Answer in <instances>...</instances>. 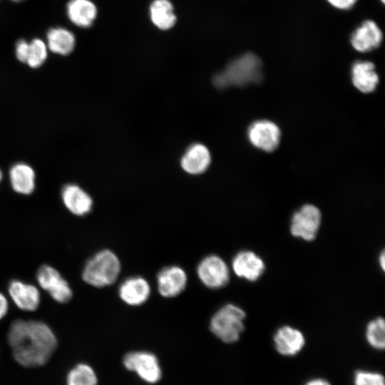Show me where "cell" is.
Returning a JSON list of instances; mask_svg holds the SVG:
<instances>
[{
  "label": "cell",
  "mask_w": 385,
  "mask_h": 385,
  "mask_svg": "<svg viewBox=\"0 0 385 385\" xmlns=\"http://www.w3.org/2000/svg\"><path fill=\"white\" fill-rule=\"evenodd\" d=\"M351 72L352 83L358 90L365 93L374 91L379 83V76L372 62L356 61L352 64Z\"/></svg>",
  "instance_id": "obj_18"
},
{
  "label": "cell",
  "mask_w": 385,
  "mask_h": 385,
  "mask_svg": "<svg viewBox=\"0 0 385 385\" xmlns=\"http://www.w3.org/2000/svg\"><path fill=\"white\" fill-rule=\"evenodd\" d=\"M150 16L153 24L162 30L170 29L176 21L173 6L169 0H154L150 6Z\"/></svg>",
  "instance_id": "obj_22"
},
{
  "label": "cell",
  "mask_w": 385,
  "mask_h": 385,
  "mask_svg": "<svg viewBox=\"0 0 385 385\" xmlns=\"http://www.w3.org/2000/svg\"><path fill=\"white\" fill-rule=\"evenodd\" d=\"M384 258H385V255H384V252L383 250L379 255V258L381 267L383 270H384V262H385Z\"/></svg>",
  "instance_id": "obj_31"
},
{
  "label": "cell",
  "mask_w": 385,
  "mask_h": 385,
  "mask_svg": "<svg viewBox=\"0 0 385 385\" xmlns=\"http://www.w3.org/2000/svg\"><path fill=\"white\" fill-rule=\"evenodd\" d=\"M29 43L26 40L21 39L16 44L15 48V54L17 59L24 63H26Z\"/></svg>",
  "instance_id": "obj_27"
},
{
  "label": "cell",
  "mask_w": 385,
  "mask_h": 385,
  "mask_svg": "<svg viewBox=\"0 0 385 385\" xmlns=\"http://www.w3.org/2000/svg\"><path fill=\"white\" fill-rule=\"evenodd\" d=\"M61 197L66 207L75 215L83 216L91 210V197L77 185H66L62 188Z\"/></svg>",
  "instance_id": "obj_16"
},
{
  "label": "cell",
  "mask_w": 385,
  "mask_h": 385,
  "mask_svg": "<svg viewBox=\"0 0 385 385\" xmlns=\"http://www.w3.org/2000/svg\"><path fill=\"white\" fill-rule=\"evenodd\" d=\"M383 40L381 29L373 20L361 22L351 33L350 43L353 48L360 53L371 51L380 46Z\"/></svg>",
  "instance_id": "obj_11"
},
{
  "label": "cell",
  "mask_w": 385,
  "mask_h": 385,
  "mask_svg": "<svg viewBox=\"0 0 385 385\" xmlns=\"http://www.w3.org/2000/svg\"><path fill=\"white\" fill-rule=\"evenodd\" d=\"M352 379L353 385H385L384 376L374 370L357 369Z\"/></svg>",
  "instance_id": "obj_26"
},
{
  "label": "cell",
  "mask_w": 385,
  "mask_h": 385,
  "mask_svg": "<svg viewBox=\"0 0 385 385\" xmlns=\"http://www.w3.org/2000/svg\"><path fill=\"white\" fill-rule=\"evenodd\" d=\"M8 290L12 301L20 309L32 312L38 307L40 293L34 285L20 280H13Z\"/></svg>",
  "instance_id": "obj_15"
},
{
  "label": "cell",
  "mask_w": 385,
  "mask_h": 385,
  "mask_svg": "<svg viewBox=\"0 0 385 385\" xmlns=\"http://www.w3.org/2000/svg\"><path fill=\"white\" fill-rule=\"evenodd\" d=\"M118 294L121 300L130 306H139L150 297V287L148 281L140 276L125 279L119 287Z\"/></svg>",
  "instance_id": "obj_14"
},
{
  "label": "cell",
  "mask_w": 385,
  "mask_h": 385,
  "mask_svg": "<svg viewBox=\"0 0 385 385\" xmlns=\"http://www.w3.org/2000/svg\"><path fill=\"white\" fill-rule=\"evenodd\" d=\"M97 383L94 370L86 364L76 365L66 376V385H96Z\"/></svg>",
  "instance_id": "obj_24"
},
{
  "label": "cell",
  "mask_w": 385,
  "mask_h": 385,
  "mask_svg": "<svg viewBox=\"0 0 385 385\" xmlns=\"http://www.w3.org/2000/svg\"><path fill=\"white\" fill-rule=\"evenodd\" d=\"M334 8L339 10H349L357 2V0H327Z\"/></svg>",
  "instance_id": "obj_28"
},
{
  "label": "cell",
  "mask_w": 385,
  "mask_h": 385,
  "mask_svg": "<svg viewBox=\"0 0 385 385\" xmlns=\"http://www.w3.org/2000/svg\"><path fill=\"white\" fill-rule=\"evenodd\" d=\"M123 364L130 371H135L143 380L155 383L162 376L157 357L145 351L128 353L123 358Z\"/></svg>",
  "instance_id": "obj_7"
},
{
  "label": "cell",
  "mask_w": 385,
  "mask_h": 385,
  "mask_svg": "<svg viewBox=\"0 0 385 385\" xmlns=\"http://www.w3.org/2000/svg\"><path fill=\"white\" fill-rule=\"evenodd\" d=\"M120 269L118 256L111 250H103L96 253L86 263L82 277L93 287H104L116 281Z\"/></svg>",
  "instance_id": "obj_3"
},
{
  "label": "cell",
  "mask_w": 385,
  "mask_h": 385,
  "mask_svg": "<svg viewBox=\"0 0 385 385\" xmlns=\"http://www.w3.org/2000/svg\"><path fill=\"white\" fill-rule=\"evenodd\" d=\"M245 317L246 314L242 309L227 304L212 315L210 322V331L225 343L236 342L245 329Z\"/></svg>",
  "instance_id": "obj_4"
},
{
  "label": "cell",
  "mask_w": 385,
  "mask_h": 385,
  "mask_svg": "<svg viewBox=\"0 0 385 385\" xmlns=\"http://www.w3.org/2000/svg\"><path fill=\"white\" fill-rule=\"evenodd\" d=\"M40 287L46 291L57 302H68L72 297V290L65 279L53 267L41 266L36 274Z\"/></svg>",
  "instance_id": "obj_8"
},
{
  "label": "cell",
  "mask_w": 385,
  "mask_h": 385,
  "mask_svg": "<svg viewBox=\"0 0 385 385\" xmlns=\"http://www.w3.org/2000/svg\"><path fill=\"white\" fill-rule=\"evenodd\" d=\"M12 1H14V2H19V1H23V0H11Z\"/></svg>",
  "instance_id": "obj_33"
},
{
  "label": "cell",
  "mask_w": 385,
  "mask_h": 385,
  "mask_svg": "<svg viewBox=\"0 0 385 385\" xmlns=\"http://www.w3.org/2000/svg\"><path fill=\"white\" fill-rule=\"evenodd\" d=\"M383 4H384V0H380Z\"/></svg>",
  "instance_id": "obj_34"
},
{
  "label": "cell",
  "mask_w": 385,
  "mask_h": 385,
  "mask_svg": "<svg viewBox=\"0 0 385 385\" xmlns=\"http://www.w3.org/2000/svg\"><path fill=\"white\" fill-rule=\"evenodd\" d=\"M8 342L15 360L25 367L44 365L57 346L51 329L36 320H14L9 329Z\"/></svg>",
  "instance_id": "obj_1"
},
{
  "label": "cell",
  "mask_w": 385,
  "mask_h": 385,
  "mask_svg": "<svg viewBox=\"0 0 385 385\" xmlns=\"http://www.w3.org/2000/svg\"><path fill=\"white\" fill-rule=\"evenodd\" d=\"M47 47L52 53L61 56L70 54L76 46L74 34L63 27L49 29L46 34Z\"/></svg>",
  "instance_id": "obj_21"
},
{
  "label": "cell",
  "mask_w": 385,
  "mask_h": 385,
  "mask_svg": "<svg viewBox=\"0 0 385 385\" xmlns=\"http://www.w3.org/2000/svg\"><path fill=\"white\" fill-rule=\"evenodd\" d=\"M9 309V304L6 297L0 292V319H2L7 313Z\"/></svg>",
  "instance_id": "obj_30"
},
{
  "label": "cell",
  "mask_w": 385,
  "mask_h": 385,
  "mask_svg": "<svg viewBox=\"0 0 385 385\" xmlns=\"http://www.w3.org/2000/svg\"><path fill=\"white\" fill-rule=\"evenodd\" d=\"M303 385H332L330 381L323 377H314L307 380Z\"/></svg>",
  "instance_id": "obj_29"
},
{
  "label": "cell",
  "mask_w": 385,
  "mask_h": 385,
  "mask_svg": "<svg viewBox=\"0 0 385 385\" xmlns=\"http://www.w3.org/2000/svg\"><path fill=\"white\" fill-rule=\"evenodd\" d=\"M248 138L256 148L264 151L272 152L279 143L280 130L272 121L260 120L254 122L248 129Z\"/></svg>",
  "instance_id": "obj_10"
},
{
  "label": "cell",
  "mask_w": 385,
  "mask_h": 385,
  "mask_svg": "<svg viewBox=\"0 0 385 385\" xmlns=\"http://www.w3.org/2000/svg\"><path fill=\"white\" fill-rule=\"evenodd\" d=\"M2 177H3L2 172L0 170V182H1V179H2Z\"/></svg>",
  "instance_id": "obj_32"
},
{
  "label": "cell",
  "mask_w": 385,
  "mask_h": 385,
  "mask_svg": "<svg viewBox=\"0 0 385 385\" xmlns=\"http://www.w3.org/2000/svg\"><path fill=\"white\" fill-rule=\"evenodd\" d=\"M188 277L185 271L179 266L163 268L157 275V285L161 296L167 298L179 295L185 289Z\"/></svg>",
  "instance_id": "obj_13"
},
{
  "label": "cell",
  "mask_w": 385,
  "mask_h": 385,
  "mask_svg": "<svg viewBox=\"0 0 385 385\" xmlns=\"http://www.w3.org/2000/svg\"><path fill=\"white\" fill-rule=\"evenodd\" d=\"M232 267L237 277L250 282H255L263 274L265 264L255 252L242 250L233 257Z\"/></svg>",
  "instance_id": "obj_12"
},
{
  "label": "cell",
  "mask_w": 385,
  "mask_h": 385,
  "mask_svg": "<svg viewBox=\"0 0 385 385\" xmlns=\"http://www.w3.org/2000/svg\"><path fill=\"white\" fill-rule=\"evenodd\" d=\"M69 20L76 26L88 28L97 16V8L91 0H70L66 6Z\"/></svg>",
  "instance_id": "obj_19"
},
{
  "label": "cell",
  "mask_w": 385,
  "mask_h": 385,
  "mask_svg": "<svg viewBox=\"0 0 385 385\" xmlns=\"http://www.w3.org/2000/svg\"><path fill=\"white\" fill-rule=\"evenodd\" d=\"M262 62L258 56L247 53L231 61L225 69L213 77L215 87L245 86L260 83L262 79Z\"/></svg>",
  "instance_id": "obj_2"
},
{
  "label": "cell",
  "mask_w": 385,
  "mask_h": 385,
  "mask_svg": "<svg viewBox=\"0 0 385 385\" xmlns=\"http://www.w3.org/2000/svg\"><path fill=\"white\" fill-rule=\"evenodd\" d=\"M273 344L279 354L285 357H293L302 351L306 339L299 329L284 325L277 329L274 334Z\"/></svg>",
  "instance_id": "obj_9"
},
{
  "label": "cell",
  "mask_w": 385,
  "mask_h": 385,
  "mask_svg": "<svg viewBox=\"0 0 385 385\" xmlns=\"http://www.w3.org/2000/svg\"><path fill=\"white\" fill-rule=\"evenodd\" d=\"M48 56L46 43L40 38H34L29 45L26 63L31 68H37L45 62Z\"/></svg>",
  "instance_id": "obj_25"
},
{
  "label": "cell",
  "mask_w": 385,
  "mask_h": 385,
  "mask_svg": "<svg viewBox=\"0 0 385 385\" xmlns=\"http://www.w3.org/2000/svg\"><path fill=\"white\" fill-rule=\"evenodd\" d=\"M365 338L368 344L375 350L381 351L385 348V323L382 317L370 321L366 325Z\"/></svg>",
  "instance_id": "obj_23"
},
{
  "label": "cell",
  "mask_w": 385,
  "mask_h": 385,
  "mask_svg": "<svg viewBox=\"0 0 385 385\" xmlns=\"http://www.w3.org/2000/svg\"><path fill=\"white\" fill-rule=\"evenodd\" d=\"M35 172L24 163L14 164L9 170V180L13 190L23 195H30L35 188Z\"/></svg>",
  "instance_id": "obj_20"
},
{
  "label": "cell",
  "mask_w": 385,
  "mask_h": 385,
  "mask_svg": "<svg viewBox=\"0 0 385 385\" xmlns=\"http://www.w3.org/2000/svg\"><path fill=\"white\" fill-rule=\"evenodd\" d=\"M210 161V153L207 148L201 143H194L185 150L181 158L180 165L186 173L198 175L207 169Z\"/></svg>",
  "instance_id": "obj_17"
},
{
  "label": "cell",
  "mask_w": 385,
  "mask_h": 385,
  "mask_svg": "<svg viewBox=\"0 0 385 385\" xmlns=\"http://www.w3.org/2000/svg\"><path fill=\"white\" fill-rule=\"evenodd\" d=\"M321 222L320 210L313 205H304L293 214L290 232L294 237L305 241L314 240L319 230Z\"/></svg>",
  "instance_id": "obj_5"
},
{
  "label": "cell",
  "mask_w": 385,
  "mask_h": 385,
  "mask_svg": "<svg viewBox=\"0 0 385 385\" xmlns=\"http://www.w3.org/2000/svg\"><path fill=\"white\" fill-rule=\"evenodd\" d=\"M197 274L201 282L212 289L225 287L230 279V271L226 262L215 255H208L200 262Z\"/></svg>",
  "instance_id": "obj_6"
}]
</instances>
